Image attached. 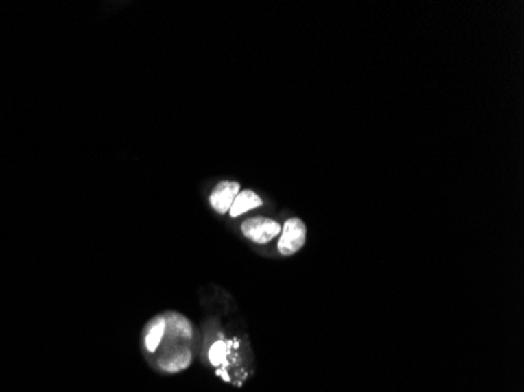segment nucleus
<instances>
[{
	"label": "nucleus",
	"mask_w": 524,
	"mask_h": 392,
	"mask_svg": "<svg viewBox=\"0 0 524 392\" xmlns=\"http://www.w3.org/2000/svg\"><path fill=\"white\" fill-rule=\"evenodd\" d=\"M307 242V225L300 219H289L281 228L278 252L283 256H292L303 248Z\"/></svg>",
	"instance_id": "f257e3e1"
},
{
	"label": "nucleus",
	"mask_w": 524,
	"mask_h": 392,
	"mask_svg": "<svg viewBox=\"0 0 524 392\" xmlns=\"http://www.w3.org/2000/svg\"><path fill=\"white\" fill-rule=\"evenodd\" d=\"M242 232L248 241L264 245L274 241V238L281 234L280 223L267 219V217H254L242 223Z\"/></svg>",
	"instance_id": "f03ea898"
},
{
	"label": "nucleus",
	"mask_w": 524,
	"mask_h": 392,
	"mask_svg": "<svg viewBox=\"0 0 524 392\" xmlns=\"http://www.w3.org/2000/svg\"><path fill=\"white\" fill-rule=\"evenodd\" d=\"M240 192L239 182L223 181L217 185L211 195V206L218 214H226Z\"/></svg>",
	"instance_id": "7ed1b4c3"
},
{
	"label": "nucleus",
	"mask_w": 524,
	"mask_h": 392,
	"mask_svg": "<svg viewBox=\"0 0 524 392\" xmlns=\"http://www.w3.org/2000/svg\"><path fill=\"white\" fill-rule=\"evenodd\" d=\"M167 331V317L159 315V317L152 319L151 322L146 326L145 333V348L148 352H156L159 348L160 342L163 339V334Z\"/></svg>",
	"instance_id": "20e7f679"
},
{
	"label": "nucleus",
	"mask_w": 524,
	"mask_h": 392,
	"mask_svg": "<svg viewBox=\"0 0 524 392\" xmlns=\"http://www.w3.org/2000/svg\"><path fill=\"white\" fill-rule=\"evenodd\" d=\"M259 206H262V199L258 195L251 192V190H242L234 199L231 209H229V215L236 219V217L243 215L245 212L259 208Z\"/></svg>",
	"instance_id": "39448f33"
},
{
	"label": "nucleus",
	"mask_w": 524,
	"mask_h": 392,
	"mask_svg": "<svg viewBox=\"0 0 524 392\" xmlns=\"http://www.w3.org/2000/svg\"><path fill=\"white\" fill-rule=\"evenodd\" d=\"M174 356L176 358H171L168 359V361L162 363V369L165 370V372H179V370L185 369L190 363H192V353H190L189 350L179 352L178 355Z\"/></svg>",
	"instance_id": "423d86ee"
},
{
	"label": "nucleus",
	"mask_w": 524,
	"mask_h": 392,
	"mask_svg": "<svg viewBox=\"0 0 524 392\" xmlns=\"http://www.w3.org/2000/svg\"><path fill=\"white\" fill-rule=\"evenodd\" d=\"M229 352V344L228 342L218 341L214 345L209 348V361L214 364V366H220V364L225 361V356Z\"/></svg>",
	"instance_id": "0eeeda50"
}]
</instances>
